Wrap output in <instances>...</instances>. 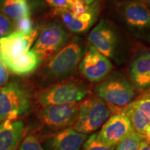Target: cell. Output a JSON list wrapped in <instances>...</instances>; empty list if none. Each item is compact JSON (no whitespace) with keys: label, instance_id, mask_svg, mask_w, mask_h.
I'll return each instance as SVG.
<instances>
[{"label":"cell","instance_id":"cell-22","mask_svg":"<svg viewBox=\"0 0 150 150\" xmlns=\"http://www.w3.org/2000/svg\"><path fill=\"white\" fill-rule=\"evenodd\" d=\"M97 134H92L87 138L83 145V150H114L116 147H109L101 143L96 140Z\"/></svg>","mask_w":150,"mask_h":150},{"label":"cell","instance_id":"cell-21","mask_svg":"<svg viewBox=\"0 0 150 150\" xmlns=\"http://www.w3.org/2000/svg\"><path fill=\"white\" fill-rule=\"evenodd\" d=\"M14 32L22 34H30L34 30L33 27V22L30 17L24 18L13 22Z\"/></svg>","mask_w":150,"mask_h":150},{"label":"cell","instance_id":"cell-24","mask_svg":"<svg viewBox=\"0 0 150 150\" xmlns=\"http://www.w3.org/2000/svg\"><path fill=\"white\" fill-rule=\"evenodd\" d=\"M14 32V23L11 19L0 12V38Z\"/></svg>","mask_w":150,"mask_h":150},{"label":"cell","instance_id":"cell-10","mask_svg":"<svg viewBox=\"0 0 150 150\" xmlns=\"http://www.w3.org/2000/svg\"><path fill=\"white\" fill-rule=\"evenodd\" d=\"M122 16L125 24L135 34L150 31V7L145 0H130L123 5Z\"/></svg>","mask_w":150,"mask_h":150},{"label":"cell","instance_id":"cell-12","mask_svg":"<svg viewBox=\"0 0 150 150\" xmlns=\"http://www.w3.org/2000/svg\"><path fill=\"white\" fill-rule=\"evenodd\" d=\"M38 37V30L30 34L13 32L0 38V59L2 61L18 58L30 50Z\"/></svg>","mask_w":150,"mask_h":150},{"label":"cell","instance_id":"cell-17","mask_svg":"<svg viewBox=\"0 0 150 150\" xmlns=\"http://www.w3.org/2000/svg\"><path fill=\"white\" fill-rule=\"evenodd\" d=\"M0 12L15 22L30 17L31 9L27 0H0Z\"/></svg>","mask_w":150,"mask_h":150},{"label":"cell","instance_id":"cell-8","mask_svg":"<svg viewBox=\"0 0 150 150\" xmlns=\"http://www.w3.org/2000/svg\"><path fill=\"white\" fill-rule=\"evenodd\" d=\"M134 131L128 117L117 113L111 116L104 123L101 131L96 135V140L105 145L117 147Z\"/></svg>","mask_w":150,"mask_h":150},{"label":"cell","instance_id":"cell-26","mask_svg":"<svg viewBox=\"0 0 150 150\" xmlns=\"http://www.w3.org/2000/svg\"><path fill=\"white\" fill-rule=\"evenodd\" d=\"M88 6L86 5L82 0L76 1L74 4L70 6V10L72 12V16L74 18L78 19L81 15L87 11Z\"/></svg>","mask_w":150,"mask_h":150},{"label":"cell","instance_id":"cell-4","mask_svg":"<svg viewBox=\"0 0 150 150\" xmlns=\"http://www.w3.org/2000/svg\"><path fill=\"white\" fill-rule=\"evenodd\" d=\"M97 97L109 106L125 107L134 99V88L127 79L120 73L115 72L99 83L95 88Z\"/></svg>","mask_w":150,"mask_h":150},{"label":"cell","instance_id":"cell-34","mask_svg":"<svg viewBox=\"0 0 150 150\" xmlns=\"http://www.w3.org/2000/svg\"><path fill=\"white\" fill-rule=\"evenodd\" d=\"M146 1V2L147 3V4L149 6V7H150V0H145Z\"/></svg>","mask_w":150,"mask_h":150},{"label":"cell","instance_id":"cell-19","mask_svg":"<svg viewBox=\"0 0 150 150\" xmlns=\"http://www.w3.org/2000/svg\"><path fill=\"white\" fill-rule=\"evenodd\" d=\"M54 14L61 18L65 27L70 31L76 33L86 32L93 24L88 22H81L74 18L72 12L68 8H55Z\"/></svg>","mask_w":150,"mask_h":150},{"label":"cell","instance_id":"cell-27","mask_svg":"<svg viewBox=\"0 0 150 150\" xmlns=\"http://www.w3.org/2000/svg\"><path fill=\"white\" fill-rule=\"evenodd\" d=\"M9 77V73L7 67L4 63L0 59V87L4 86V84L8 81Z\"/></svg>","mask_w":150,"mask_h":150},{"label":"cell","instance_id":"cell-15","mask_svg":"<svg viewBox=\"0 0 150 150\" xmlns=\"http://www.w3.org/2000/svg\"><path fill=\"white\" fill-rule=\"evenodd\" d=\"M131 81L141 90L150 87V52L140 54L131 65Z\"/></svg>","mask_w":150,"mask_h":150},{"label":"cell","instance_id":"cell-9","mask_svg":"<svg viewBox=\"0 0 150 150\" xmlns=\"http://www.w3.org/2000/svg\"><path fill=\"white\" fill-rule=\"evenodd\" d=\"M91 46L106 56L114 59L117 54L118 35L113 27L106 20H101L91 30L88 36Z\"/></svg>","mask_w":150,"mask_h":150},{"label":"cell","instance_id":"cell-30","mask_svg":"<svg viewBox=\"0 0 150 150\" xmlns=\"http://www.w3.org/2000/svg\"><path fill=\"white\" fill-rule=\"evenodd\" d=\"M150 99V87L149 88L146 89L142 95H140L138 99Z\"/></svg>","mask_w":150,"mask_h":150},{"label":"cell","instance_id":"cell-35","mask_svg":"<svg viewBox=\"0 0 150 150\" xmlns=\"http://www.w3.org/2000/svg\"><path fill=\"white\" fill-rule=\"evenodd\" d=\"M114 150H118V148H117V147H116V148H115V149H114Z\"/></svg>","mask_w":150,"mask_h":150},{"label":"cell","instance_id":"cell-28","mask_svg":"<svg viewBox=\"0 0 150 150\" xmlns=\"http://www.w3.org/2000/svg\"><path fill=\"white\" fill-rule=\"evenodd\" d=\"M46 1L54 8H68L66 0H46Z\"/></svg>","mask_w":150,"mask_h":150},{"label":"cell","instance_id":"cell-20","mask_svg":"<svg viewBox=\"0 0 150 150\" xmlns=\"http://www.w3.org/2000/svg\"><path fill=\"white\" fill-rule=\"evenodd\" d=\"M147 139L145 136L134 131L125 139H124L117 147L118 150H138L140 143L143 140Z\"/></svg>","mask_w":150,"mask_h":150},{"label":"cell","instance_id":"cell-3","mask_svg":"<svg viewBox=\"0 0 150 150\" xmlns=\"http://www.w3.org/2000/svg\"><path fill=\"white\" fill-rule=\"evenodd\" d=\"M89 90L78 81L56 83L39 93L38 99L43 106L77 104L88 95Z\"/></svg>","mask_w":150,"mask_h":150},{"label":"cell","instance_id":"cell-14","mask_svg":"<svg viewBox=\"0 0 150 150\" xmlns=\"http://www.w3.org/2000/svg\"><path fill=\"white\" fill-rule=\"evenodd\" d=\"M24 132L21 121L6 120L0 124V150H16Z\"/></svg>","mask_w":150,"mask_h":150},{"label":"cell","instance_id":"cell-13","mask_svg":"<svg viewBox=\"0 0 150 150\" xmlns=\"http://www.w3.org/2000/svg\"><path fill=\"white\" fill-rule=\"evenodd\" d=\"M87 138V134L67 128L47 140L43 148L45 150H81Z\"/></svg>","mask_w":150,"mask_h":150},{"label":"cell","instance_id":"cell-11","mask_svg":"<svg viewBox=\"0 0 150 150\" xmlns=\"http://www.w3.org/2000/svg\"><path fill=\"white\" fill-rule=\"evenodd\" d=\"M79 68L89 81L97 83L107 76L111 71L112 64L108 58L91 46L82 58Z\"/></svg>","mask_w":150,"mask_h":150},{"label":"cell","instance_id":"cell-23","mask_svg":"<svg viewBox=\"0 0 150 150\" xmlns=\"http://www.w3.org/2000/svg\"><path fill=\"white\" fill-rule=\"evenodd\" d=\"M18 150H45L44 148L33 135H29L22 140Z\"/></svg>","mask_w":150,"mask_h":150},{"label":"cell","instance_id":"cell-33","mask_svg":"<svg viewBox=\"0 0 150 150\" xmlns=\"http://www.w3.org/2000/svg\"><path fill=\"white\" fill-rule=\"evenodd\" d=\"M82 1H83L86 5L88 6V5H91L93 3H94V1H95V0H82Z\"/></svg>","mask_w":150,"mask_h":150},{"label":"cell","instance_id":"cell-18","mask_svg":"<svg viewBox=\"0 0 150 150\" xmlns=\"http://www.w3.org/2000/svg\"><path fill=\"white\" fill-rule=\"evenodd\" d=\"M120 113L125 115L128 117L136 132L142 136H145L146 128L150 121L139 110L137 109L130 103L125 107L121 108Z\"/></svg>","mask_w":150,"mask_h":150},{"label":"cell","instance_id":"cell-16","mask_svg":"<svg viewBox=\"0 0 150 150\" xmlns=\"http://www.w3.org/2000/svg\"><path fill=\"white\" fill-rule=\"evenodd\" d=\"M40 61L39 56L31 50L18 58L3 62L7 68L14 74L23 76L34 71Z\"/></svg>","mask_w":150,"mask_h":150},{"label":"cell","instance_id":"cell-29","mask_svg":"<svg viewBox=\"0 0 150 150\" xmlns=\"http://www.w3.org/2000/svg\"><path fill=\"white\" fill-rule=\"evenodd\" d=\"M138 150H150V141L147 139L143 140L140 143Z\"/></svg>","mask_w":150,"mask_h":150},{"label":"cell","instance_id":"cell-25","mask_svg":"<svg viewBox=\"0 0 150 150\" xmlns=\"http://www.w3.org/2000/svg\"><path fill=\"white\" fill-rule=\"evenodd\" d=\"M131 104L138 109L150 121V99H137Z\"/></svg>","mask_w":150,"mask_h":150},{"label":"cell","instance_id":"cell-31","mask_svg":"<svg viewBox=\"0 0 150 150\" xmlns=\"http://www.w3.org/2000/svg\"><path fill=\"white\" fill-rule=\"evenodd\" d=\"M145 136L146 137V138L148 140L150 141V122L149 123V125H147V128H146L145 132Z\"/></svg>","mask_w":150,"mask_h":150},{"label":"cell","instance_id":"cell-32","mask_svg":"<svg viewBox=\"0 0 150 150\" xmlns=\"http://www.w3.org/2000/svg\"><path fill=\"white\" fill-rule=\"evenodd\" d=\"M79 1V0H66L67 4V5H68L69 8H70L71 6L73 5L74 3H76V1Z\"/></svg>","mask_w":150,"mask_h":150},{"label":"cell","instance_id":"cell-1","mask_svg":"<svg viewBox=\"0 0 150 150\" xmlns=\"http://www.w3.org/2000/svg\"><path fill=\"white\" fill-rule=\"evenodd\" d=\"M110 114V108L104 100L98 97L88 98L79 104L73 129L84 134L93 133L108 120Z\"/></svg>","mask_w":150,"mask_h":150},{"label":"cell","instance_id":"cell-2","mask_svg":"<svg viewBox=\"0 0 150 150\" xmlns=\"http://www.w3.org/2000/svg\"><path fill=\"white\" fill-rule=\"evenodd\" d=\"M31 107L29 93L17 83L0 87V122L15 121L29 111Z\"/></svg>","mask_w":150,"mask_h":150},{"label":"cell","instance_id":"cell-7","mask_svg":"<svg viewBox=\"0 0 150 150\" xmlns=\"http://www.w3.org/2000/svg\"><path fill=\"white\" fill-rule=\"evenodd\" d=\"M79 104L50 105L44 106L38 112L40 121L47 127L55 129H65L76 121Z\"/></svg>","mask_w":150,"mask_h":150},{"label":"cell","instance_id":"cell-6","mask_svg":"<svg viewBox=\"0 0 150 150\" xmlns=\"http://www.w3.org/2000/svg\"><path fill=\"white\" fill-rule=\"evenodd\" d=\"M69 39L70 34L59 22H51L42 30L32 50L40 61L47 60L65 46Z\"/></svg>","mask_w":150,"mask_h":150},{"label":"cell","instance_id":"cell-5","mask_svg":"<svg viewBox=\"0 0 150 150\" xmlns=\"http://www.w3.org/2000/svg\"><path fill=\"white\" fill-rule=\"evenodd\" d=\"M83 54L82 44L74 39L50 59L46 67L47 73L55 79L63 78L72 74L80 63Z\"/></svg>","mask_w":150,"mask_h":150}]
</instances>
